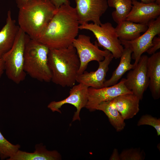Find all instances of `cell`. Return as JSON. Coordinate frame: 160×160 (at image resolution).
Returning a JSON list of instances; mask_svg holds the SVG:
<instances>
[{"label": "cell", "mask_w": 160, "mask_h": 160, "mask_svg": "<svg viewBox=\"0 0 160 160\" xmlns=\"http://www.w3.org/2000/svg\"><path fill=\"white\" fill-rule=\"evenodd\" d=\"M132 9L125 20L136 23L147 24L160 15V5L155 2L145 3L132 0Z\"/></svg>", "instance_id": "13"}, {"label": "cell", "mask_w": 160, "mask_h": 160, "mask_svg": "<svg viewBox=\"0 0 160 160\" xmlns=\"http://www.w3.org/2000/svg\"><path fill=\"white\" fill-rule=\"evenodd\" d=\"M80 25L91 21L100 25V18L108 7L107 0H74Z\"/></svg>", "instance_id": "10"}, {"label": "cell", "mask_w": 160, "mask_h": 160, "mask_svg": "<svg viewBox=\"0 0 160 160\" xmlns=\"http://www.w3.org/2000/svg\"><path fill=\"white\" fill-rule=\"evenodd\" d=\"M20 148V145H14L7 140L0 131V158L1 160L8 159L13 155Z\"/></svg>", "instance_id": "23"}, {"label": "cell", "mask_w": 160, "mask_h": 160, "mask_svg": "<svg viewBox=\"0 0 160 160\" xmlns=\"http://www.w3.org/2000/svg\"><path fill=\"white\" fill-rule=\"evenodd\" d=\"M140 100L131 93L118 96L111 101L125 120L132 118L138 113Z\"/></svg>", "instance_id": "15"}, {"label": "cell", "mask_w": 160, "mask_h": 160, "mask_svg": "<svg viewBox=\"0 0 160 160\" xmlns=\"http://www.w3.org/2000/svg\"><path fill=\"white\" fill-rule=\"evenodd\" d=\"M80 25L75 8L70 4H63L36 40L49 49L67 47L77 36Z\"/></svg>", "instance_id": "1"}, {"label": "cell", "mask_w": 160, "mask_h": 160, "mask_svg": "<svg viewBox=\"0 0 160 160\" xmlns=\"http://www.w3.org/2000/svg\"><path fill=\"white\" fill-rule=\"evenodd\" d=\"M148 125L153 127L156 130L158 136L160 135V119L145 114L142 116L138 121L137 125Z\"/></svg>", "instance_id": "25"}, {"label": "cell", "mask_w": 160, "mask_h": 160, "mask_svg": "<svg viewBox=\"0 0 160 160\" xmlns=\"http://www.w3.org/2000/svg\"><path fill=\"white\" fill-rule=\"evenodd\" d=\"M131 93H132L124 85V78L111 86L99 89L89 87L88 100L85 107L90 111H93L96 110V107L102 102L111 101L118 96Z\"/></svg>", "instance_id": "11"}, {"label": "cell", "mask_w": 160, "mask_h": 160, "mask_svg": "<svg viewBox=\"0 0 160 160\" xmlns=\"http://www.w3.org/2000/svg\"><path fill=\"white\" fill-rule=\"evenodd\" d=\"M19 29L12 18L11 11H8L6 24L0 31V58L12 47Z\"/></svg>", "instance_id": "16"}, {"label": "cell", "mask_w": 160, "mask_h": 160, "mask_svg": "<svg viewBox=\"0 0 160 160\" xmlns=\"http://www.w3.org/2000/svg\"><path fill=\"white\" fill-rule=\"evenodd\" d=\"M18 8V26L31 39L36 40L57 9L47 0H30Z\"/></svg>", "instance_id": "2"}, {"label": "cell", "mask_w": 160, "mask_h": 160, "mask_svg": "<svg viewBox=\"0 0 160 160\" xmlns=\"http://www.w3.org/2000/svg\"><path fill=\"white\" fill-rule=\"evenodd\" d=\"M107 3L108 6L115 8L111 15L117 24L126 20L132 7L131 0H108Z\"/></svg>", "instance_id": "22"}, {"label": "cell", "mask_w": 160, "mask_h": 160, "mask_svg": "<svg viewBox=\"0 0 160 160\" xmlns=\"http://www.w3.org/2000/svg\"><path fill=\"white\" fill-rule=\"evenodd\" d=\"M147 25L146 31L136 39L130 41H120L124 47L132 51V58L135 60V66L142 55L150 47L153 38L157 35L160 36V16L149 22Z\"/></svg>", "instance_id": "8"}, {"label": "cell", "mask_w": 160, "mask_h": 160, "mask_svg": "<svg viewBox=\"0 0 160 160\" xmlns=\"http://www.w3.org/2000/svg\"><path fill=\"white\" fill-rule=\"evenodd\" d=\"M119 156L120 160H143L145 158L144 151L135 148L124 150Z\"/></svg>", "instance_id": "24"}, {"label": "cell", "mask_w": 160, "mask_h": 160, "mask_svg": "<svg viewBox=\"0 0 160 160\" xmlns=\"http://www.w3.org/2000/svg\"><path fill=\"white\" fill-rule=\"evenodd\" d=\"M141 2L145 3H151L155 2L156 0H140Z\"/></svg>", "instance_id": "31"}, {"label": "cell", "mask_w": 160, "mask_h": 160, "mask_svg": "<svg viewBox=\"0 0 160 160\" xmlns=\"http://www.w3.org/2000/svg\"><path fill=\"white\" fill-rule=\"evenodd\" d=\"M49 48L37 40L29 39L25 46L24 70L32 78L41 81H51L52 73L48 63Z\"/></svg>", "instance_id": "4"}, {"label": "cell", "mask_w": 160, "mask_h": 160, "mask_svg": "<svg viewBox=\"0 0 160 160\" xmlns=\"http://www.w3.org/2000/svg\"><path fill=\"white\" fill-rule=\"evenodd\" d=\"M160 48V36H155L153 39L150 47L146 52L150 55H152L156 52Z\"/></svg>", "instance_id": "26"}, {"label": "cell", "mask_w": 160, "mask_h": 160, "mask_svg": "<svg viewBox=\"0 0 160 160\" xmlns=\"http://www.w3.org/2000/svg\"><path fill=\"white\" fill-rule=\"evenodd\" d=\"M30 38L20 28L11 48L2 56L5 71L8 78L18 84L26 74L24 70V56L26 44Z\"/></svg>", "instance_id": "5"}, {"label": "cell", "mask_w": 160, "mask_h": 160, "mask_svg": "<svg viewBox=\"0 0 160 160\" xmlns=\"http://www.w3.org/2000/svg\"><path fill=\"white\" fill-rule=\"evenodd\" d=\"M79 28L91 31L97 39L99 47L110 51L113 57L120 58L124 48L117 36L115 28L110 23H101L100 25L87 23L80 25Z\"/></svg>", "instance_id": "6"}, {"label": "cell", "mask_w": 160, "mask_h": 160, "mask_svg": "<svg viewBox=\"0 0 160 160\" xmlns=\"http://www.w3.org/2000/svg\"><path fill=\"white\" fill-rule=\"evenodd\" d=\"M50 2L57 8L62 5L65 4H70L69 0H47Z\"/></svg>", "instance_id": "27"}, {"label": "cell", "mask_w": 160, "mask_h": 160, "mask_svg": "<svg viewBox=\"0 0 160 160\" xmlns=\"http://www.w3.org/2000/svg\"><path fill=\"white\" fill-rule=\"evenodd\" d=\"M113 58L112 54L110 53L103 60L98 62V67L96 71L89 72L84 71L83 73L78 75L76 81L88 87L99 89L104 87L109 65Z\"/></svg>", "instance_id": "14"}, {"label": "cell", "mask_w": 160, "mask_h": 160, "mask_svg": "<svg viewBox=\"0 0 160 160\" xmlns=\"http://www.w3.org/2000/svg\"><path fill=\"white\" fill-rule=\"evenodd\" d=\"M5 71L4 63L2 58H0V79Z\"/></svg>", "instance_id": "29"}, {"label": "cell", "mask_w": 160, "mask_h": 160, "mask_svg": "<svg viewBox=\"0 0 160 160\" xmlns=\"http://www.w3.org/2000/svg\"><path fill=\"white\" fill-rule=\"evenodd\" d=\"M33 152L18 150L7 160H59L61 159L60 154L57 151H49L45 145L41 143L36 144Z\"/></svg>", "instance_id": "18"}, {"label": "cell", "mask_w": 160, "mask_h": 160, "mask_svg": "<svg viewBox=\"0 0 160 160\" xmlns=\"http://www.w3.org/2000/svg\"><path fill=\"white\" fill-rule=\"evenodd\" d=\"M155 2L157 4L160 5V0H156Z\"/></svg>", "instance_id": "32"}, {"label": "cell", "mask_w": 160, "mask_h": 160, "mask_svg": "<svg viewBox=\"0 0 160 160\" xmlns=\"http://www.w3.org/2000/svg\"><path fill=\"white\" fill-rule=\"evenodd\" d=\"M72 45L76 50L80 62L78 75L85 71L89 62L102 61L111 53L107 50L100 49L97 41L93 44L91 42L90 37L84 34L78 35L73 40Z\"/></svg>", "instance_id": "7"}, {"label": "cell", "mask_w": 160, "mask_h": 160, "mask_svg": "<svg viewBox=\"0 0 160 160\" xmlns=\"http://www.w3.org/2000/svg\"><path fill=\"white\" fill-rule=\"evenodd\" d=\"M96 110L102 111L108 117L112 125L117 132L123 130L126 124L124 120L111 101L102 102L96 108Z\"/></svg>", "instance_id": "21"}, {"label": "cell", "mask_w": 160, "mask_h": 160, "mask_svg": "<svg viewBox=\"0 0 160 160\" xmlns=\"http://www.w3.org/2000/svg\"><path fill=\"white\" fill-rule=\"evenodd\" d=\"M148 57L142 55L135 68L130 70L124 78L126 87L140 100L143 94L148 87L149 78L147 70Z\"/></svg>", "instance_id": "9"}, {"label": "cell", "mask_w": 160, "mask_h": 160, "mask_svg": "<svg viewBox=\"0 0 160 160\" xmlns=\"http://www.w3.org/2000/svg\"><path fill=\"white\" fill-rule=\"evenodd\" d=\"M147 70L149 78L148 87L153 98L160 97V52H156L148 57Z\"/></svg>", "instance_id": "17"}, {"label": "cell", "mask_w": 160, "mask_h": 160, "mask_svg": "<svg viewBox=\"0 0 160 160\" xmlns=\"http://www.w3.org/2000/svg\"><path fill=\"white\" fill-rule=\"evenodd\" d=\"M48 63L51 81L63 87H72L76 82L80 62L72 45L65 48L49 49Z\"/></svg>", "instance_id": "3"}, {"label": "cell", "mask_w": 160, "mask_h": 160, "mask_svg": "<svg viewBox=\"0 0 160 160\" xmlns=\"http://www.w3.org/2000/svg\"><path fill=\"white\" fill-rule=\"evenodd\" d=\"M88 88L87 86L81 83L74 85L72 87L69 92V95L61 100L51 102L47 107L53 112L61 113L60 109L65 104H69L73 105L76 108L72 121L80 120L79 114L81 110L85 107L88 100Z\"/></svg>", "instance_id": "12"}, {"label": "cell", "mask_w": 160, "mask_h": 160, "mask_svg": "<svg viewBox=\"0 0 160 160\" xmlns=\"http://www.w3.org/2000/svg\"><path fill=\"white\" fill-rule=\"evenodd\" d=\"M29 0H14L18 8L24 5Z\"/></svg>", "instance_id": "30"}, {"label": "cell", "mask_w": 160, "mask_h": 160, "mask_svg": "<svg viewBox=\"0 0 160 160\" xmlns=\"http://www.w3.org/2000/svg\"><path fill=\"white\" fill-rule=\"evenodd\" d=\"M132 51L129 48L125 47L120 57L119 63L113 71L111 77L106 80L104 87L114 85L118 82L124 75L128 71L133 69L135 65L131 63Z\"/></svg>", "instance_id": "20"}, {"label": "cell", "mask_w": 160, "mask_h": 160, "mask_svg": "<svg viewBox=\"0 0 160 160\" xmlns=\"http://www.w3.org/2000/svg\"><path fill=\"white\" fill-rule=\"evenodd\" d=\"M111 160H120L119 154L117 149H114L109 159Z\"/></svg>", "instance_id": "28"}, {"label": "cell", "mask_w": 160, "mask_h": 160, "mask_svg": "<svg viewBox=\"0 0 160 160\" xmlns=\"http://www.w3.org/2000/svg\"><path fill=\"white\" fill-rule=\"evenodd\" d=\"M115 28L121 41H130L136 39L148 28L147 24L136 23L125 20L119 24Z\"/></svg>", "instance_id": "19"}]
</instances>
